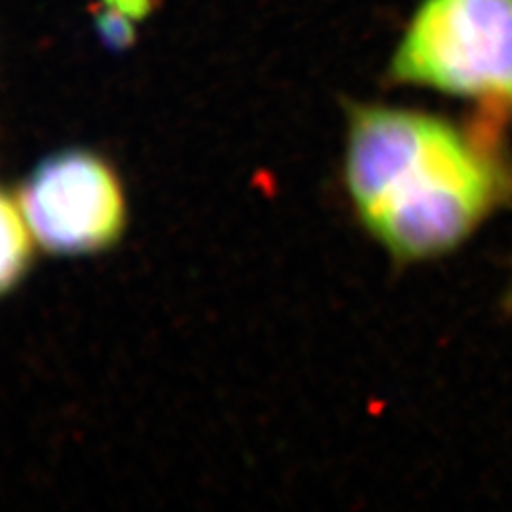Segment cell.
<instances>
[{"label": "cell", "instance_id": "cell-3", "mask_svg": "<svg viewBox=\"0 0 512 512\" xmlns=\"http://www.w3.org/2000/svg\"><path fill=\"white\" fill-rule=\"evenodd\" d=\"M16 200L38 247L55 256L109 251L128 222L116 171L84 148L61 150L40 162L16 190Z\"/></svg>", "mask_w": 512, "mask_h": 512}, {"label": "cell", "instance_id": "cell-4", "mask_svg": "<svg viewBox=\"0 0 512 512\" xmlns=\"http://www.w3.org/2000/svg\"><path fill=\"white\" fill-rule=\"evenodd\" d=\"M38 241L19 207L16 194L4 192L2 198V264L0 287L2 293L18 289L27 277L37 251Z\"/></svg>", "mask_w": 512, "mask_h": 512}, {"label": "cell", "instance_id": "cell-1", "mask_svg": "<svg viewBox=\"0 0 512 512\" xmlns=\"http://www.w3.org/2000/svg\"><path fill=\"white\" fill-rule=\"evenodd\" d=\"M344 183L401 264L450 255L512 205V154L492 131L421 110L349 105Z\"/></svg>", "mask_w": 512, "mask_h": 512}, {"label": "cell", "instance_id": "cell-5", "mask_svg": "<svg viewBox=\"0 0 512 512\" xmlns=\"http://www.w3.org/2000/svg\"><path fill=\"white\" fill-rule=\"evenodd\" d=\"M95 29L99 38L103 40V44L114 52L128 50L129 46H133L137 40L135 19L105 4L101 10L95 12Z\"/></svg>", "mask_w": 512, "mask_h": 512}, {"label": "cell", "instance_id": "cell-7", "mask_svg": "<svg viewBox=\"0 0 512 512\" xmlns=\"http://www.w3.org/2000/svg\"><path fill=\"white\" fill-rule=\"evenodd\" d=\"M507 304L512 308V281H511V289H509V294H507Z\"/></svg>", "mask_w": 512, "mask_h": 512}, {"label": "cell", "instance_id": "cell-2", "mask_svg": "<svg viewBox=\"0 0 512 512\" xmlns=\"http://www.w3.org/2000/svg\"><path fill=\"white\" fill-rule=\"evenodd\" d=\"M389 76L512 120V0H421Z\"/></svg>", "mask_w": 512, "mask_h": 512}, {"label": "cell", "instance_id": "cell-6", "mask_svg": "<svg viewBox=\"0 0 512 512\" xmlns=\"http://www.w3.org/2000/svg\"><path fill=\"white\" fill-rule=\"evenodd\" d=\"M105 6H110L135 21L147 18L154 10V0H103Z\"/></svg>", "mask_w": 512, "mask_h": 512}]
</instances>
